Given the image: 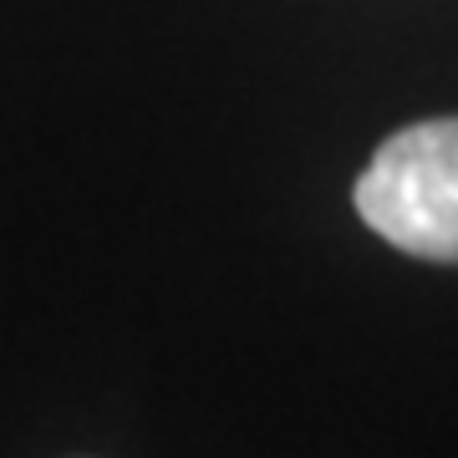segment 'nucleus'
Here are the masks:
<instances>
[{
    "mask_svg": "<svg viewBox=\"0 0 458 458\" xmlns=\"http://www.w3.org/2000/svg\"><path fill=\"white\" fill-rule=\"evenodd\" d=\"M352 199L361 219L403 255L458 265V117L393 132Z\"/></svg>",
    "mask_w": 458,
    "mask_h": 458,
    "instance_id": "nucleus-1",
    "label": "nucleus"
}]
</instances>
